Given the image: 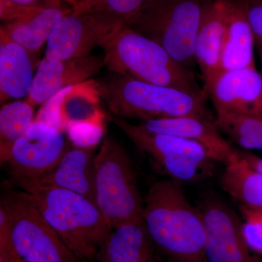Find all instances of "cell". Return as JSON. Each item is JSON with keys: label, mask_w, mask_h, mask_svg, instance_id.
<instances>
[{"label": "cell", "mask_w": 262, "mask_h": 262, "mask_svg": "<svg viewBox=\"0 0 262 262\" xmlns=\"http://www.w3.org/2000/svg\"><path fill=\"white\" fill-rule=\"evenodd\" d=\"M44 5L28 6L10 0H0V19L5 23L24 18L35 13Z\"/></svg>", "instance_id": "26"}, {"label": "cell", "mask_w": 262, "mask_h": 262, "mask_svg": "<svg viewBox=\"0 0 262 262\" xmlns=\"http://www.w3.org/2000/svg\"><path fill=\"white\" fill-rule=\"evenodd\" d=\"M71 144L59 127L35 118L12 145L3 163L9 166L13 180L35 178L51 170Z\"/></svg>", "instance_id": "9"}, {"label": "cell", "mask_w": 262, "mask_h": 262, "mask_svg": "<svg viewBox=\"0 0 262 262\" xmlns=\"http://www.w3.org/2000/svg\"><path fill=\"white\" fill-rule=\"evenodd\" d=\"M103 57L89 55L70 60L44 57L38 63L27 101L33 106L49 101L62 91L84 83L101 72Z\"/></svg>", "instance_id": "13"}, {"label": "cell", "mask_w": 262, "mask_h": 262, "mask_svg": "<svg viewBox=\"0 0 262 262\" xmlns=\"http://www.w3.org/2000/svg\"><path fill=\"white\" fill-rule=\"evenodd\" d=\"M0 39V101L27 98L35 75L34 55L16 43Z\"/></svg>", "instance_id": "19"}, {"label": "cell", "mask_w": 262, "mask_h": 262, "mask_svg": "<svg viewBox=\"0 0 262 262\" xmlns=\"http://www.w3.org/2000/svg\"><path fill=\"white\" fill-rule=\"evenodd\" d=\"M225 18L226 38L220 72L255 67L254 36L244 0H225Z\"/></svg>", "instance_id": "17"}, {"label": "cell", "mask_w": 262, "mask_h": 262, "mask_svg": "<svg viewBox=\"0 0 262 262\" xmlns=\"http://www.w3.org/2000/svg\"><path fill=\"white\" fill-rule=\"evenodd\" d=\"M244 222L243 232L250 249L262 254V211L241 208Z\"/></svg>", "instance_id": "25"}, {"label": "cell", "mask_w": 262, "mask_h": 262, "mask_svg": "<svg viewBox=\"0 0 262 262\" xmlns=\"http://www.w3.org/2000/svg\"><path fill=\"white\" fill-rule=\"evenodd\" d=\"M95 158L92 146L72 144L51 170L35 178L13 181L18 187L34 185L67 189L94 202Z\"/></svg>", "instance_id": "14"}, {"label": "cell", "mask_w": 262, "mask_h": 262, "mask_svg": "<svg viewBox=\"0 0 262 262\" xmlns=\"http://www.w3.org/2000/svg\"><path fill=\"white\" fill-rule=\"evenodd\" d=\"M34 118V106L27 101H15L0 110V158L3 163L12 145L24 135Z\"/></svg>", "instance_id": "23"}, {"label": "cell", "mask_w": 262, "mask_h": 262, "mask_svg": "<svg viewBox=\"0 0 262 262\" xmlns=\"http://www.w3.org/2000/svg\"><path fill=\"white\" fill-rule=\"evenodd\" d=\"M72 11V8L65 5H45L29 16L2 24L0 39L16 43L34 55L47 44L58 22Z\"/></svg>", "instance_id": "18"}, {"label": "cell", "mask_w": 262, "mask_h": 262, "mask_svg": "<svg viewBox=\"0 0 262 262\" xmlns=\"http://www.w3.org/2000/svg\"><path fill=\"white\" fill-rule=\"evenodd\" d=\"M221 184L241 208L262 211V173L252 168L237 149L225 164Z\"/></svg>", "instance_id": "21"}, {"label": "cell", "mask_w": 262, "mask_h": 262, "mask_svg": "<svg viewBox=\"0 0 262 262\" xmlns=\"http://www.w3.org/2000/svg\"><path fill=\"white\" fill-rule=\"evenodd\" d=\"M153 245L143 219L113 229L98 256L101 262H152Z\"/></svg>", "instance_id": "20"}, {"label": "cell", "mask_w": 262, "mask_h": 262, "mask_svg": "<svg viewBox=\"0 0 262 262\" xmlns=\"http://www.w3.org/2000/svg\"><path fill=\"white\" fill-rule=\"evenodd\" d=\"M13 3H18V4L28 5V6H39L43 5V0H10Z\"/></svg>", "instance_id": "31"}, {"label": "cell", "mask_w": 262, "mask_h": 262, "mask_svg": "<svg viewBox=\"0 0 262 262\" xmlns=\"http://www.w3.org/2000/svg\"><path fill=\"white\" fill-rule=\"evenodd\" d=\"M238 152L252 168L262 173V158L253 153L249 152V151L238 150Z\"/></svg>", "instance_id": "29"}, {"label": "cell", "mask_w": 262, "mask_h": 262, "mask_svg": "<svg viewBox=\"0 0 262 262\" xmlns=\"http://www.w3.org/2000/svg\"><path fill=\"white\" fill-rule=\"evenodd\" d=\"M98 96L111 114L120 118L160 119L196 117L214 120L206 96L112 73L95 82Z\"/></svg>", "instance_id": "2"}, {"label": "cell", "mask_w": 262, "mask_h": 262, "mask_svg": "<svg viewBox=\"0 0 262 262\" xmlns=\"http://www.w3.org/2000/svg\"><path fill=\"white\" fill-rule=\"evenodd\" d=\"M217 128L246 149L262 150V116L215 112Z\"/></svg>", "instance_id": "22"}, {"label": "cell", "mask_w": 262, "mask_h": 262, "mask_svg": "<svg viewBox=\"0 0 262 262\" xmlns=\"http://www.w3.org/2000/svg\"><path fill=\"white\" fill-rule=\"evenodd\" d=\"M255 44L262 43V0H244Z\"/></svg>", "instance_id": "28"}, {"label": "cell", "mask_w": 262, "mask_h": 262, "mask_svg": "<svg viewBox=\"0 0 262 262\" xmlns=\"http://www.w3.org/2000/svg\"><path fill=\"white\" fill-rule=\"evenodd\" d=\"M203 89L215 112L262 116V73L256 67L224 71Z\"/></svg>", "instance_id": "12"}, {"label": "cell", "mask_w": 262, "mask_h": 262, "mask_svg": "<svg viewBox=\"0 0 262 262\" xmlns=\"http://www.w3.org/2000/svg\"><path fill=\"white\" fill-rule=\"evenodd\" d=\"M139 125L150 133L177 136L199 143L208 150L214 161L225 165L236 152L217 128L215 119L175 117L149 120Z\"/></svg>", "instance_id": "15"}, {"label": "cell", "mask_w": 262, "mask_h": 262, "mask_svg": "<svg viewBox=\"0 0 262 262\" xmlns=\"http://www.w3.org/2000/svg\"><path fill=\"white\" fill-rule=\"evenodd\" d=\"M77 0H43V3L46 5L50 6H60V5L66 4L70 5L72 8L77 4Z\"/></svg>", "instance_id": "30"}, {"label": "cell", "mask_w": 262, "mask_h": 262, "mask_svg": "<svg viewBox=\"0 0 262 262\" xmlns=\"http://www.w3.org/2000/svg\"><path fill=\"white\" fill-rule=\"evenodd\" d=\"M21 261L15 252L8 230V219L0 208V262H20Z\"/></svg>", "instance_id": "27"}, {"label": "cell", "mask_w": 262, "mask_h": 262, "mask_svg": "<svg viewBox=\"0 0 262 262\" xmlns=\"http://www.w3.org/2000/svg\"><path fill=\"white\" fill-rule=\"evenodd\" d=\"M149 0H77L72 13H100L122 25L131 27L147 6Z\"/></svg>", "instance_id": "24"}, {"label": "cell", "mask_w": 262, "mask_h": 262, "mask_svg": "<svg viewBox=\"0 0 262 262\" xmlns=\"http://www.w3.org/2000/svg\"><path fill=\"white\" fill-rule=\"evenodd\" d=\"M255 45H256V47H257L258 54H259L260 58H261L262 65V43H256V44Z\"/></svg>", "instance_id": "32"}, {"label": "cell", "mask_w": 262, "mask_h": 262, "mask_svg": "<svg viewBox=\"0 0 262 262\" xmlns=\"http://www.w3.org/2000/svg\"><path fill=\"white\" fill-rule=\"evenodd\" d=\"M20 262H24V261H22V260H21V261H20Z\"/></svg>", "instance_id": "33"}, {"label": "cell", "mask_w": 262, "mask_h": 262, "mask_svg": "<svg viewBox=\"0 0 262 262\" xmlns=\"http://www.w3.org/2000/svg\"><path fill=\"white\" fill-rule=\"evenodd\" d=\"M200 211L206 229L207 262H259L250 253L243 221L230 207L218 199H210Z\"/></svg>", "instance_id": "11"}, {"label": "cell", "mask_w": 262, "mask_h": 262, "mask_svg": "<svg viewBox=\"0 0 262 262\" xmlns=\"http://www.w3.org/2000/svg\"><path fill=\"white\" fill-rule=\"evenodd\" d=\"M226 38L225 0H208L194 43V56L199 66L203 88L221 70Z\"/></svg>", "instance_id": "16"}, {"label": "cell", "mask_w": 262, "mask_h": 262, "mask_svg": "<svg viewBox=\"0 0 262 262\" xmlns=\"http://www.w3.org/2000/svg\"><path fill=\"white\" fill-rule=\"evenodd\" d=\"M144 222L153 244L174 261L207 262L203 216L181 182L170 179L151 186L144 201Z\"/></svg>", "instance_id": "1"}, {"label": "cell", "mask_w": 262, "mask_h": 262, "mask_svg": "<svg viewBox=\"0 0 262 262\" xmlns=\"http://www.w3.org/2000/svg\"><path fill=\"white\" fill-rule=\"evenodd\" d=\"M110 116L136 147L152 158L170 179L181 183L194 182L208 173L215 162L199 143L150 133L140 125L129 123L113 114Z\"/></svg>", "instance_id": "8"}, {"label": "cell", "mask_w": 262, "mask_h": 262, "mask_svg": "<svg viewBox=\"0 0 262 262\" xmlns=\"http://www.w3.org/2000/svg\"><path fill=\"white\" fill-rule=\"evenodd\" d=\"M122 24L107 15L72 11L58 22L48 39L46 57L57 60H70L91 55L113 35Z\"/></svg>", "instance_id": "10"}, {"label": "cell", "mask_w": 262, "mask_h": 262, "mask_svg": "<svg viewBox=\"0 0 262 262\" xmlns=\"http://www.w3.org/2000/svg\"><path fill=\"white\" fill-rule=\"evenodd\" d=\"M101 47L103 65L112 73L207 97L192 71L130 27L122 26Z\"/></svg>", "instance_id": "3"}, {"label": "cell", "mask_w": 262, "mask_h": 262, "mask_svg": "<svg viewBox=\"0 0 262 262\" xmlns=\"http://www.w3.org/2000/svg\"><path fill=\"white\" fill-rule=\"evenodd\" d=\"M208 2L149 0L130 27L158 43L176 61L189 69L195 63L194 43Z\"/></svg>", "instance_id": "6"}, {"label": "cell", "mask_w": 262, "mask_h": 262, "mask_svg": "<svg viewBox=\"0 0 262 262\" xmlns=\"http://www.w3.org/2000/svg\"><path fill=\"white\" fill-rule=\"evenodd\" d=\"M94 202L113 229L144 219V201L131 160L113 137L103 139L95 158Z\"/></svg>", "instance_id": "5"}, {"label": "cell", "mask_w": 262, "mask_h": 262, "mask_svg": "<svg viewBox=\"0 0 262 262\" xmlns=\"http://www.w3.org/2000/svg\"><path fill=\"white\" fill-rule=\"evenodd\" d=\"M0 208L8 219L12 244L24 262H78L41 214L28 193L8 191Z\"/></svg>", "instance_id": "7"}, {"label": "cell", "mask_w": 262, "mask_h": 262, "mask_svg": "<svg viewBox=\"0 0 262 262\" xmlns=\"http://www.w3.org/2000/svg\"><path fill=\"white\" fill-rule=\"evenodd\" d=\"M79 260L98 256L113 228L94 201L59 188L19 186Z\"/></svg>", "instance_id": "4"}]
</instances>
